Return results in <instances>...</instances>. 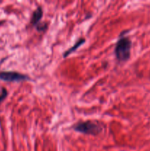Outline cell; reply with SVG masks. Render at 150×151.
<instances>
[{"mask_svg":"<svg viewBox=\"0 0 150 151\" xmlns=\"http://www.w3.org/2000/svg\"><path fill=\"white\" fill-rule=\"evenodd\" d=\"M29 76L13 71H0V81L4 82H21L29 80Z\"/></svg>","mask_w":150,"mask_h":151,"instance_id":"3957f363","label":"cell"},{"mask_svg":"<svg viewBox=\"0 0 150 151\" xmlns=\"http://www.w3.org/2000/svg\"><path fill=\"white\" fill-rule=\"evenodd\" d=\"M43 16V9L41 7H38L36 10L32 13V18H31V24L34 26H36L40 23L41 19Z\"/></svg>","mask_w":150,"mask_h":151,"instance_id":"277c9868","label":"cell"},{"mask_svg":"<svg viewBox=\"0 0 150 151\" xmlns=\"http://www.w3.org/2000/svg\"><path fill=\"white\" fill-rule=\"evenodd\" d=\"M73 129L75 131L82 133L84 134L96 136L101 133L103 127L98 122L94 121H85V122H78L73 126Z\"/></svg>","mask_w":150,"mask_h":151,"instance_id":"7a4b0ae2","label":"cell"},{"mask_svg":"<svg viewBox=\"0 0 150 151\" xmlns=\"http://www.w3.org/2000/svg\"><path fill=\"white\" fill-rule=\"evenodd\" d=\"M132 41L128 37L121 36L115 47V54L120 61H126L130 57Z\"/></svg>","mask_w":150,"mask_h":151,"instance_id":"6da1fadb","label":"cell"},{"mask_svg":"<svg viewBox=\"0 0 150 151\" xmlns=\"http://www.w3.org/2000/svg\"><path fill=\"white\" fill-rule=\"evenodd\" d=\"M85 42V38H79V39L78 40V41H76V42L75 43V44H74V45L72 46L71 47H70V48H69V50H66V51L64 53H63V57L66 58L68 55H70V54H71V53L74 52L75 50H77L78 47H79L81 45H82V44H83Z\"/></svg>","mask_w":150,"mask_h":151,"instance_id":"5b68a950","label":"cell"},{"mask_svg":"<svg viewBox=\"0 0 150 151\" xmlns=\"http://www.w3.org/2000/svg\"><path fill=\"white\" fill-rule=\"evenodd\" d=\"M7 96V91L5 88H2L0 92V104L5 100Z\"/></svg>","mask_w":150,"mask_h":151,"instance_id":"8992f818","label":"cell"},{"mask_svg":"<svg viewBox=\"0 0 150 151\" xmlns=\"http://www.w3.org/2000/svg\"><path fill=\"white\" fill-rule=\"evenodd\" d=\"M47 27V24L46 23H41L40 22L39 24L36 25V28L38 31H44L46 29Z\"/></svg>","mask_w":150,"mask_h":151,"instance_id":"52a82bcc","label":"cell"}]
</instances>
